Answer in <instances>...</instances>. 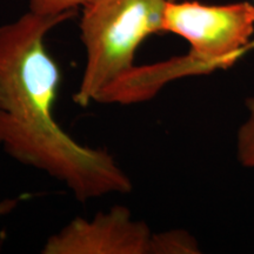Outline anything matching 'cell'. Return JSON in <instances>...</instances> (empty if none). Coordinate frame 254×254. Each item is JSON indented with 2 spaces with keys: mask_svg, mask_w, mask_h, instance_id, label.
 <instances>
[{
  "mask_svg": "<svg viewBox=\"0 0 254 254\" xmlns=\"http://www.w3.org/2000/svg\"><path fill=\"white\" fill-rule=\"evenodd\" d=\"M74 14L45 15L30 9L0 26V146L19 163L59 180L85 202L127 194L132 182L112 155L79 144L53 114L62 74L45 39Z\"/></svg>",
  "mask_w": 254,
  "mask_h": 254,
  "instance_id": "cell-1",
  "label": "cell"
},
{
  "mask_svg": "<svg viewBox=\"0 0 254 254\" xmlns=\"http://www.w3.org/2000/svg\"><path fill=\"white\" fill-rule=\"evenodd\" d=\"M167 0H90L82 6L80 38L86 52L73 100L87 107L135 67L142 41L163 32Z\"/></svg>",
  "mask_w": 254,
  "mask_h": 254,
  "instance_id": "cell-2",
  "label": "cell"
},
{
  "mask_svg": "<svg viewBox=\"0 0 254 254\" xmlns=\"http://www.w3.org/2000/svg\"><path fill=\"white\" fill-rule=\"evenodd\" d=\"M163 32L182 37L190 52L217 69L234 65L254 49V5L249 1L206 5L199 1L167 0Z\"/></svg>",
  "mask_w": 254,
  "mask_h": 254,
  "instance_id": "cell-3",
  "label": "cell"
},
{
  "mask_svg": "<svg viewBox=\"0 0 254 254\" xmlns=\"http://www.w3.org/2000/svg\"><path fill=\"white\" fill-rule=\"evenodd\" d=\"M154 234L131 211L114 206L93 218H75L51 236L44 254H153Z\"/></svg>",
  "mask_w": 254,
  "mask_h": 254,
  "instance_id": "cell-4",
  "label": "cell"
},
{
  "mask_svg": "<svg viewBox=\"0 0 254 254\" xmlns=\"http://www.w3.org/2000/svg\"><path fill=\"white\" fill-rule=\"evenodd\" d=\"M213 72L211 66L190 53L151 65L135 66L101 98L100 104L128 105L151 99L165 85L177 79Z\"/></svg>",
  "mask_w": 254,
  "mask_h": 254,
  "instance_id": "cell-5",
  "label": "cell"
},
{
  "mask_svg": "<svg viewBox=\"0 0 254 254\" xmlns=\"http://www.w3.org/2000/svg\"><path fill=\"white\" fill-rule=\"evenodd\" d=\"M199 253L196 241L184 231H168L154 234L153 254Z\"/></svg>",
  "mask_w": 254,
  "mask_h": 254,
  "instance_id": "cell-6",
  "label": "cell"
},
{
  "mask_svg": "<svg viewBox=\"0 0 254 254\" xmlns=\"http://www.w3.org/2000/svg\"><path fill=\"white\" fill-rule=\"evenodd\" d=\"M247 118L240 126L237 138V154L241 165L254 167V98L246 103Z\"/></svg>",
  "mask_w": 254,
  "mask_h": 254,
  "instance_id": "cell-7",
  "label": "cell"
},
{
  "mask_svg": "<svg viewBox=\"0 0 254 254\" xmlns=\"http://www.w3.org/2000/svg\"><path fill=\"white\" fill-rule=\"evenodd\" d=\"M90 0H31L30 9L39 14L59 15L68 12H77Z\"/></svg>",
  "mask_w": 254,
  "mask_h": 254,
  "instance_id": "cell-8",
  "label": "cell"
},
{
  "mask_svg": "<svg viewBox=\"0 0 254 254\" xmlns=\"http://www.w3.org/2000/svg\"><path fill=\"white\" fill-rule=\"evenodd\" d=\"M17 205V200H6V201L0 202V217L11 212Z\"/></svg>",
  "mask_w": 254,
  "mask_h": 254,
  "instance_id": "cell-9",
  "label": "cell"
}]
</instances>
